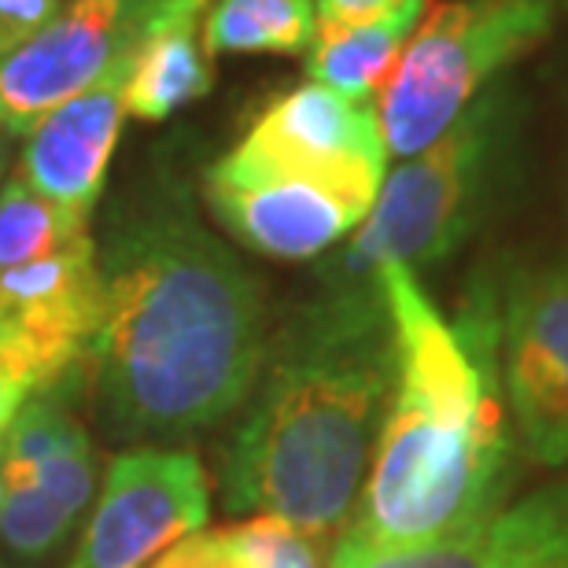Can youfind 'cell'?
Returning <instances> with one entry per match:
<instances>
[{"instance_id":"cell-1","label":"cell","mask_w":568,"mask_h":568,"mask_svg":"<svg viewBox=\"0 0 568 568\" xmlns=\"http://www.w3.org/2000/svg\"><path fill=\"white\" fill-rule=\"evenodd\" d=\"M97 410L122 443L185 439L241 410L266 358L263 295L181 192L119 211L97 244Z\"/></svg>"},{"instance_id":"cell-2","label":"cell","mask_w":568,"mask_h":568,"mask_svg":"<svg viewBox=\"0 0 568 568\" xmlns=\"http://www.w3.org/2000/svg\"><path fill=\"white\" fill-rule=\"evenodd\" d=\"M373 284L395 333V388L344 536L381 550L425 547L503 509L509 487V432L498 399L503 314L480 288L447 325L406 266H384Z\"/></svg>"},{"instance_id":"cell-3","label":"cell","mask_w":568,"mask_h":568,"mask_svg":"<svg viewBox=\"0 0 568 568\" xmlns=\"http://www.w3.org/2000/svg\"><path fill=\"white\" fill-rule=\"evenodd\" d=\"M392 388L395 333L377 284L303 311L274 344L225 454V506L336 536L355 517Z\"/></svg>"},{"instance_id":"cell-4","label":"cell","mask_w":568,"mask_h":568,"mask_svg":"<svg viewBox=\"0 0 568 568\" xmlns=\"http://www.w3.org/2000/svg\"><path fill=\"white\" fill-rule=\"evenodd\" d=\"M565 0H454L428 16L392 67L377 122L392 155L414 159L465 115L484 82L554 27Z\"/></svg>"},{"instance_id":"cell-5","label":"cell","mask_w":568,"mask_h":568,"mask_svg":"<svg viewBox=\"0 0 568 568\" xmlns=\"http://www.w3.org/2000/svg\"><path fill=\"white\" fill-rule=\"evenodd\" d=\"M495 100H476L436 144L384 178L358 236L336 266L344 288H362L384 266L439 263L473 230L495 152Z\"/></svg>"},{"instance_id":"cell-6","label":"cell","mask_w":568,"mask_h":568,"mask_svg":"<svg viewBox=\"0 0 568 568\" xmlns=\"http://www.w3.org/2000/svg\"><path fill=\"white\" fill-rule=\"evenodd\" d=\"M74 388L30 399L0 436V547L38 568L74 539L100 480V454L71 406Z\"/></svg>"},{"instance_id":"cell-7","label":"cell","mask_w":568,"mask_h":568,"mask_svg":"<svg viewBox=\"0 0 568 568\" xmlns=\"http://www.w3.org/2000/svg\"><path fill=\"white\" fill-rule=\"evenodd\" d=\"M211 487L189 450H126L108 465L74 558L63 568H152L207 525Z\"/></svg>"},{"instance_id":"cell-8","label":"cell","mask_w":568,"mask_h":568,"mask_svg":"<svg viewBox=\"0 0 568 568\" xmlns=\"http://www.w3.org/2000/svg\"><path fill=\"white\" fill-rule=\"evenodd\" d=\"M170 0H74L41 33L0 60V126L30 133L111 63L141 49Z\"/></svg>"},{"instance_id":"cell-9","label":"cell","mask_w":568,"mask_h":568,"mask_svg":"<svg viewBox=\"0 0 568 568\" xmlns=\"http://www.w3.org/2000/svg\"><path fill=\"white\" fill-rule=\"evenodd\" d=\"M233 152L255 166L344 192L362 207H373L388 163L377 108L317 82L281 97Z\"/></svg>"},{"instance_id":"cell-10","label":"cell","mask_w":568,"mask_h":568,"mask_svg":"<svg viewBox=\"0 0 568 568\" xmlns=\"http://www.w3.org/2000/svg\"><path fill=\"white\" fill-rule=\"evenodd\" d=\"M506 392L528 450L568 465V266L514 284L503 314Z\"/></svg>"},{"instance_id":"cell-11","label":"cell","mask_w":568,"mask_h":568,"mask_svg":"<svg viewBox=\"0 0 568 568\" xmlns=\"http://www.w3.org/2000/svg\"><path fill=\"white\" fill-rule=\"evenodd\" d=\"M207 203L236 241L274 258L322 255L369 214L344 192L255 166L236 152L211 166Z\"/></svg>"},{"instance_id":"cell-12","label":"cell","mask_w":568,"mask_h":568,"mask_svg":"<svg viewBox=\"0 0 568 568\" xmlns=\"http://www.w3.org/2000/svg\"><path fill=\"white\" fill-rule=\"evenodd\" d=\"M138 52L141 49L115 60L100 74V82L49 111L27 133L30 141L22 148L19 178L38 196L52 200L55 207L82 222H89L100 189H104L111 152H115L122 119H126V89Z\"/></svg>"},{"instance_id":"cell-13","label":"cell","mask_w":568,"mask_h":568,"mask_svg":"<svg viewBox=\"0 0 568 568\" xmlns=\"http://www.w3.org/2000/svg\"><path fill=\"white\" fill-rule=\"evenodd\" d=\"M355 568H568V487H547L476 528L425 547H362L339 539Z\"/></svg>"},{"instance_id":"cell-14","label":"cell","mask_w":568,"mask_h":568,"mask_svg":"<svg viewBox=\"0 0 568 568\" xmlns=\"http://www.w3.org/2000/svg\"><path fill=\"white\" fill-rule=\"evenodd\" d=\"M203 4L207 0H170L163 16L152 22L126 89L130 115L163 122L211 93V63L196 41Z\"/></svg>"},{"instance_id":"cell-15","label":"cell","mask_w":568,"mask_h":568,"mask_svg":"<svg viewBox=\"0 0 568 568\" xmlns=\"http://www.w3.org/2000/svg\"><path fill=\"white\" fill-rule=\"evenodd\" d=\"M422 11L425 0H406L388 16L355 27L322 22L306 55V74L347 100H369L373 89L388 82L392 67L399 63V49L414 33Z\"/></svg>"},{"instance_id":"cell-16","label":"cell","mask_w":568,"mask_h":568,"mask_svg":"<svg viewBox=\"0 0 568 568\" xmlns=\"http://www.w3.org/2000/svg\"><path fill=\"white\" fill-rule=\"evenodd\" d=\"M152 568H322V547L288 520L252 517L192 531Z\"/></svg>"},{"instance_id":"cell-17","label":"cell","mask_w":568,"mask_h":568,"mask_svg":"<svg viewBox=\"0 0 568 568\" xmlns=\"http://www.w3.org/2000/svg\"><path fill=\"white\" fill-rule=\"evenodd\" d=\"M314 33L311 0H219L207 19V55L303 52Z\"/></svg>"},{"instance_id":"cell-18","label":"cell","mask_w":568,"mask_h":568,"mask_svg":"<svg viewBox=\"0 0 568 568\" xmlns=\"http://www.w3.org/2000/svg\"><path fill=\"white\" fill-rule=\"evenodd\" d=\"M78 236H85V222L38 196L19 174L0 192V274L11 266L38 263Z\"/></svg>"},{"instance_id":"cell-19","label":"cell","mask_w":568,"mask_h":568,"mask_svg":"<svg viewBox=\"0 0 568 568\" xmlns=\"http://www.w3.org/2000/svg\"><path fill=\"white\" fill-rule=\"evenodd\" d=\"M60 16V0H0V60Z\"/></svg>"},{"instance_id":"cell-20","label":"cell","mask_w":568,"mask_h":568,"mask_svg":"<svg viewBox=\"0 0 568 568\" xmlns=\"http://www.w3.org/2000/svg\"><path fill=\"white\" fill-rule=\"evenodd\" d=\"M403 4L406 0H317L322 22H333V27H355V22L381 19Z\"/></svg>"},{"instance_id":"cell-21","label":"cell","mask_w":568,"mask_h":568,"mask_svg":"<svg viewBox=\"0 0 568 568\" xmlns=\"http://www.w3.org/2000/svg\"><path fill=\"white\" fill-rule=\"evenodd\" d=\"M333 568H355V565H351V558H347V554L336 547V554H333Z\"/></svg>"},{"instance_id":"cell-22","label":"cell","mask_w":568,"mask_h":568,"mask_svg":"<svg viewBox=\"0 0 568 568\" xmlns=\"http://www.w3.org/2000/svg\"><path fill=\"white\" fill-rule=\"evenodd\" d=\"M0 503H4V469H0Z\"/></svg>"},{"instance_id":"cell-23","label":"cell","mask_w":568,"mask_h":568,"mask_svg":"<svg viewBox=\"0 0 568 568\" xmlns=\"http://www.w3.org/2000/svg\"><path fill=\"white\" fill-rule=\"evenodd\" d=\"M0 568H4V565H0Z\"/></svg>"}]
</instances>
